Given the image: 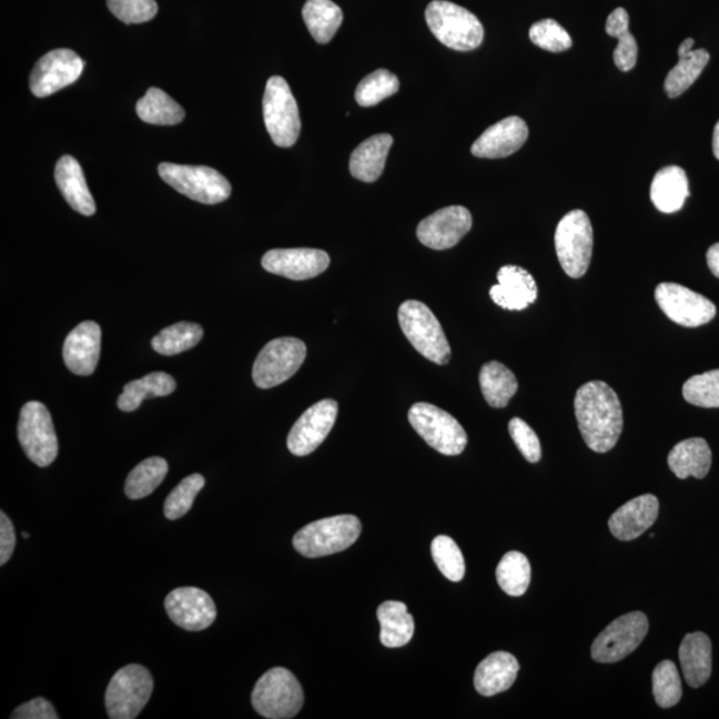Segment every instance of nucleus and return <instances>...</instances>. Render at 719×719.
I'll return each instance as SVG.
<instances>
[{
    "label": "nucleus",
    "instance_id": "nucleus-1",
    "mask_svg": "<svg viewBox=\"0 0 719 719\" xmlns=\"http://www.w3.org/2000/svg\"><path fill=\"white\" fill-rule=\"evenodd\" d=\"M579 432L591 450L606 453L615 448L624 428L622 406L617 393L604 382H589L575 397Z\"/></svg>",
    "mask_w": 719,
    "mask_h": 719
},
{
    "label": "nucleus",
    "instance_id": "nucleus-2",
    "mask_svg": "<svg viewBox=\"0 0 719 719\" xmlns=\"http://www.w3.org/2000/svg\"><path fill=\"white\" fill-rule=\"evenodd\" d=\"M425 19L433 36L452 50L472 51L483 43L482 22L462 6L435 0L426 7Z\"/></svg>",
    "mask_w": 719,
    "mask_h": 719
},
{
    "label": "nucleus",
    "instance_id": "nucleus-3",
    "mask_svg": "<svg viewBox=\"0 0 719 719\" xmlns=\"http://www.w3.org/2000/svg\"><path fill=\"white\" fill-rule=\"evenodd\" d=\"M362 535V523L356 516L342 515L317 519L293 537V546L300 555L317 558L344 551Z\"/></svg>",
    "mask_w": 719,
    "mask_h": 719
},
{
    "label": "nucleus",
    "instance_id": "nucleus-4",
    "mask_svg": "<svg viewBox=\"0 0 719 719\" xmlns=\"http://www.w3.org/2000/svg\"><path fill=\"white\" fill-rule=\"evenodd\" d=\"M398 323L419 355L438 365L449 363L450 345L442 324L428 306L416 300H406L399 305Z\"/></svg>",
    "mask_w": 719,
    "mask_h": 719
},
{
    "label": "nucleus",
    "instance_id": "nucleus-5",
    "mask_svg": "<svg viewBox=\"0 0 719 719\" xmlns=\"http://www.w3.org/2000/svg\"><path fill=\"white\" fill-rule=\"evenodd\" d=\"M252 705L264 718H293L303 708L304 691L290 670L273 668L259 679L252 691Z\"/></svg>",
    "mask_w": 719,
    "mask_h": 719
},
{
    "label": "nucleus",
    "instance_id": "nucleus-6",
    "mask_svg": "<svg viewBox=\"0 0 719 719\" xmlns=\"http://www.w3.org/2000/svg\"><path fill=\"white\" fill-rule=\"evenodd\" d=\"M158 172L173 190L199 203H223L232 193L229 180L211 166L162 163Z\"/></svg>",
    "mask_w": 719,
    "mask_h": 719
},
{
    "label": "nucleus",
    "instance_id": "nucleus-7",
    "mask_svg": "<svg viewBox=\"0 0 719 719\" xmlns=\"http://www.w3.org/2000/svg\"><path fill=\"white\" fill-rule=\"evenodd\" d=\"M263 113L272 142L288 149L297 142L302 131L298 107L288 83L282 77H272L265 85Z\"/></svg>",
    "mask_w": 719,
    "mask_h": 719
},
{
    "label": "nucleus",
    "instance_id": "nucleus-8",
    "mask_svg": "<svg viewBox=\"0 0 719 719\" xmlns=\"http://www.w3.org/2000/svg\"><path fill=\"white\" fill-rule=\"evenodd\" d=\"M153 691L151 672L142 665H126L111 678L105 709L111 719H133L149 703Z\"/></svg>",
    "mask_w": 719,
    "mask_h": 719
},
{
    "label": "nucleus",
    "instance_id": "nucleus-9",
    "mask_svg": "<svg viewBox=\"0 0 719 719\" xmlns=\"http://www.w3.org/2000/svg\"><path fill=\"white\" fill-rule=\"evenodd\" d=\"M555 245L566 275L579 279L589 270L593 253L590 219L581 210L570 211L557 225Z\"/></svg>",
    "mask_w": 719,
    "mask_h": 719
},
{
    "label": "nucleus",
    "instance_id": "nucleus-10",
    "mask_svg": "<svg viewBox=\"0 0 719 719\" xmlns=\"http://www.w3.org/2000/svg\"><path fill=\"white\" fill-rule=\"evenodd\" d=\"M409 423L431 448L445 456L462 455L468 435L448 412L428 403H417L408 413Z\"/></svg>",
    "mask_w": 719,
    "mask_h": 719
},
{
    "label": "nucleus",
    "instance_id": "nucleus-11",
    "mask_svg": "<svg viewBox=\"0 0 719 719\" xmlns=\"http://www.w3.org/2000/svg\"><path fill=\"white\" fill-rule=\"evenodd\" d=\"M306 357V346L295 337L272 340L260 351L253 364V382L262 389L277 386L295 375Z\"/></svg>",
    "mask_w": 719,
    "mask_h": 719
},
{
    "label": "nucleus",
    "instance_id": "nucleus-12",
    "mask_svg": "<svg viewBox=\"0 0 719 719\" xmlns=\"http://www.w3.org/2000/svg\"><path fill=\"white\" fill-rule=\"evenodd\" d=\"M18 438L26 456L40 468L55 462L59 444L49 409L42 403L30 402L20 411Z\"/></svg>",
    "mask_w": 719,
    "mask_h": 719
},
{
    "label": "nucleus",
    "instance_id": "nucleus-13",
    "mask_svg": "<svg viewBox=\"0 0 719 719\" xmlns=\"http://www.w3.org/2000/svg\"><path fill=\"white\" fill-rule=\"evenodd\" d=\"M648 631V617L641 611L618 617L599 632L591 645V657L599 664L622 661L642 644Z\"/></svg>",
    "mask_w": 719,
    "mask_h": 719
},
{
    "label": "nucleus",
    "instance_id": "nucleus-14",
    "mask_svg": "<svg viewBox=\"0 0 719 719\" xmlns=\"http://www.w3.org/2000/svg\"><path fill=\"white\" fill-rule=\"evenodd\" d=\"M656 302L671 322L688 328L710 323L717 313L715 303L709 298L676 283L659 284Z\"/></svg>",
    "mask_w": 719,
    "mask_h": 719
},
{
    "label": "nucleus",
    "instance_id": "nucleus-15",
    "mask_svg": "<svg viewBox=\"0 0 719 719\" xmlns=\"http://www.w3.org/2000/svg\"><path fill=\"white\" fill-rule=\"evenodd\" d=\"M83 69L84 62L77 52L69 49L50 51L33 67L30 90L38 98L50 97L75 83Z\"/></svg>",
    "mask_w": 719,
    "mask_h": 719
},
{
    "label": "nucleus",
    "instance_id": "nucleus-16",
    "mask_svg": "<svg viewBox=\"0 0 719 719\" xmlns=\"http://www.w3.org/2000/svg\"><path fill=\"white\" fill-rule=\"evenodd\" d=\"M338 405L335 399L326 398L312 405L297 419L286 439L292 455L304 457L315 452L328 437L336 423Z\"/></svg>",
    "mask_w": 719,
    "mask_h": 719
},
{
    "label": "nucleus",
    "instance_id": "nucleus-17",
    "mask_svg": "<svg viewBox=\"0 0 719 719\" xmlns=\"http://www.w3.org/2000/svg\"><path fill=\"white\" fill-rule=\"evenodd\" d=\"M164 606L171 621L189 631L209 629L217 616L216 605L209 593L192 586L172 590L165 597Z\"/></svg>",
    "mask_w": 719,
    "mask_h": 719
},
{
    "label": "nucleus",
    "instance_id": "nucleus-18",
    "mask_svg": "<svg viewBox=\"0 0 719 719\" xmlns=\"http://www.w3.org/2000/svg\"><path fill=\"white\" fill-rule=\"evenodd\" d=\"M472 229V215L465 206L452 205L438 210L417 226V239L428 249L449 250Z\"/></svg>",
    "mask_w": 719,
    "mask_h": 719
},
{
    "label": "nucleus",
    "instance_id": "nucleus-19",
    "mask_svg": "<svg viewBox=\"0 0 719 719\" xmlns=\"http://www.w3.org/2000/svg\"><path fill=\"white\" fill-rule=\"evenodd\" d=\"M330 263L328 253L313 249L271 250L262 259L265 271L296 282L322 275Z\"/></svg>",
    "mask_w": 719,
    "mask_h": 719
},
{
    "label": "nucleus",
    "instance_id": "nucleus-20",
    "mask_svg": "<svg viewBox=\"0 0 719 719\" xmlns=\"http://www.w3.org/2000/svg\"><path fill=\"white\" fill-rule=\"evenodd\" d=\"M528 125L521 118L510 117L489 126L472 145L476 158L503 159L513 155L528 140Z\"/></svg>",
    "mask_w": 719,
    "mask_h": 719
},
{
    "label": "nucleus",
    "instance_id": "nucleus-21",
    "mask_svg": "<svg viewBox=\"0 0 719 719\" xmlns=\"http://www.w3.org/2000/svg\"><path fill=\"white\" fill-rule=\"evenodd\" d=\"M102 345V330L95 322L79 324L63 345V358L72 373L90 376L97 369Z\"/></svg>",
    "mask_w": 719,
    "mask_h": 719
},
{
    "label": "nucleus",
    "instance_id": "nucleus-22",
    "mask_svg": "<svg viewBox=\"0 0 719 719\" xmlns=\"http://www.w3.org/2000/svg\"><path fill=\"white\" fill-rule=\"evenodd\" d=\"M498 284L493 285L490 298L508 311H523L536 302L538 290L535 279L521 266L505 265L497 273Z\"/></svg>",
    "mask_w": 719,
    "mask_h": 719
},
{
    "label": "nucleus",
    "instance_id": "nucleus-23",
    "mask_svg": "<svg viewBox=\"0 0 719 719\" xmlns=\"http://www.w3.org/2000/svg\"><path fill=\"white\" fill-rule=\"evenodd\" d=\"M658 513L659 502L656 496L644 495L632 498L609 518L611 535L619 541H631L651 528Z\"/></svg>",
    "mask_w": 719,
    "mask_h": 719
},
{
    "label": "nucleus",
    "instance_id": "nucleus-24",
    "mask_svg": "<svg viewBox=\"0 0 719 719\" xmlns=\"http://www.w3.org/2000/svg\"><path fill=\"white\" fill-rule=\"evenodd\" d=\"M519 665L515 656L506 651L492 652L475 671V688L479 695L492 697L512 688L518 676Z\"/></svg>",
    "mask_w": 719,
    "mask_h": 719
},
{
    "label": "nucleus",
    "instance_id": "nucleus-25",
    "mask_svg": "<svg viewBox=\"0 0 719 719\" xmlns=\"http://www.w3.org/2000/svg\"><path fill=\"white\" fill-rule=\"evenodd\" d=\"M55 180L59 191L73 211L84 216L95 215L97 205L87 185L82 166L70 155L59 159L55 166Z\"/></svg>",
    "mask_w": 719,
    "mask_h": 719
},
{
    "label": "nucleus",
    "instance_id": "nucleus-26",
    "mask_svg": "<svg viewBox=\"0 0 719 719\" xmlns=\"http://www.w3.org/2000/svg\"><path fill=\"white\" fill-rule=\"evenodd\" d=\"M685 681L690 688H701L709 681L712 666L711 641L705 632H690L679 646Z\"/></svg>",
    "mask_w": 719,
    "mask_h": 719
},
{
    "label": "nucleus",
    "instance_id": "nucleus-27",
    "mask_svg": "<svg viewBox=\"0 0 719 719\" xmlns=\"http://www.w3.org/2000/svg\"><path fill=\"white\" fill-rule=\"evenodd\" d=\"M689 196V180L681 166H665L652 179L650 199L658 211L675 213L682 209Z\"/></svg>",
    "mask_w": 719,
    "mask_h": 719
},
{
    "label": "nucleus",
    "instance_id": "nucleus-28",
    "mask_svg": "<svg viewBox=\"0 0 719 719\" xmlns=\"http://www.w3.org/2000/svg\"><path fill=\"white\" fill-rule=\"evenodd\" d=\"M392 144L393 138L389 133H378V135L366 139L365 142L358 144L351 156L350 170L352 176L365 183L376 182L383 175Z\"/></svg>",
    "mask_w": 719,
    "mask_h": 719
},
{
    "label": "nucleus",
    "instance_id": "nucleus-29",
    "mask_svg": "<svg viewBox=\"0 0 719 719\" xmlns=\"http://www.w3.org/2000/svg\"><path fill=\"white\" fill-rule=\"evenodd\" d=\"M711 450L701 437L683 439L672 448L668 456L669 468L678 478H703L711 466Z\"/></svg>",
    "mask_w": 719,
    "mask_h": 719
},
{
    "label": "nucleus",
    "instance_id": "nucleus-30",
    "mask_svg": "<svg viewBox=\"0 0 719 719\" xmlns=\"http://www.w3.org/2000/svg\"><path fill=\"white\" fill-rule=\"evenodd\" d=\"M377 618L382 632L379 639L385 648H402L415 635V621L404 602L386 601L378 606Z\"/></svg>",
    "mask_w": 719,
    "mask_h": 719
},
{
    "label": "nucleus",
    "instance_id": "nucleus-31",
    "mask_svg": "<svg viewBox=\"0 0 719 719\" xmlns=\"http://www.w3.org/2000/svg\"><path fill=\"white\" fill-rule=\"evenodd\" d=\"M175 389V378L169 373L153 372L126 384L122 395L118 398V406L120 411L133 412L142 405L145 398L169 396Z\"/></svg>",
    "mask_w": 719,
    "mask_h": 719
},
{
    "label": "nucleus",
    "instance_id": "nucleus-32",
    "mask_svg": "<svg viewBox=\"0 0 719 719\" xmlns=\"http://www.w3.org/2000/svg\"><path fill=\"white\" fill-rule=\"evenodd\" d=\"M479 386L486 403L493 408H505L516 395L518 382L515 373L504 364L490 362L479 371Z\"/></svg>",
    "mask_w": 719,
    "mask_h": 719
},
{
    "label": "nucleus",
    "instance_id": "nucleus-33",
    "mask_svg": "<svg viewBox=\"0 0 719 719\" xmlns=\"http://www.w3.org/2000/svg\"><path fill=\"white\" fill-rule=\"evenodd\" d=\"M303 19L313 39L330 43L343 23V11L332 0H306Z\"/></svg>",
    "mask_w": 719,
    "mask_h": 719
},
{
    "label": "nucleus",
    "instance_id": "nucleus-34",
    "mask_svg": "<svg viewBox=\"0 0 719 719\" xmlns=\"http://www.w3.org/2000/svg\"><path fill=\"white\" fill-rule=\"evenodd\" d=\"M136 113L144 123L155 125H175L185 118L183 107L156 87H152L139 99Z\"/></svg>",
    "mask_w": 719,
    "mask_h": 719
},
{
    "label": "nucleus",
    "instance_id": "nucleus-35",
    "mask_svg": "<svg viewBox=\"0 0 719 719\" xmlns=\"http://www.w3.org/2000/svg\"><path fill=\"white\" fill-rule=\"evenodd\" d=\"M606 33L609 37L618 39L615 53V64L617 69L628 72L637 63L638 44L636 38L629 31V13L622 7L612 11L606 20Z\"/></svg>",
    "mask_w": 719,
    "mask_h": 719
},
{
    "label": "nucleus",
    "instance_id": "nucleus-36",
    "mask_svg": "<svg viewBox=\"0 0 719 719\" xmlns=\"http://www.w3.org/2000/svg\"><path fill=\"white\" fill-rule=\"evenodd\" d=\"M710 53L703 49L691 50L683 55H679L676 67H672L665 80V91L669 98H678L695 84L701 75L705 67L708 65Z\"/></svg>",
    "mask_w": 719,
    "mask_h": 719
},
{
    "label": "nucleus",
    "instance_id": "nucleus-37",
    "mask_svg": "<svg viewBox=\"0 0 719 719\" xmlns=\"http://www.w3.org/2000/svg\"><path fill=\"white\" fill-rule=\"evenodd\" d=\"M204 331L195 323H176L166 326L152 338V348L163 356H175L202 342Z\"/></svg>",
    "mask_w": 719,
    "mask_h": 719
},
{
    "label": "nucleus",
    "instance_id": "nucleus-38",
    "mask_svg": "<svg viewBox=\"0 0 719 719\" xmlns=\"http://www.w3.org/2000/svg\"><path fill=\"white\" fill-rule=\"evenodd\" d=\"M169 473V463L162 457H150L133 468L125 479V495L131 499L150 496Z\"/></svg>",
    "mask_w": 719,
    "mask_h": 719
},
{
    "label": "nucleus",
    "instance_id": "nucleus-39",
    "mask_svg": "<svg viewBox=\"0 0 719 719\" xmlns=\"http://www.w3.org/2000/svg\"><path fill=\"white\" fill-rule=\"evenodd\" d=\"M497 583L506 595L524 596L531 578L529 559L519 551H509L499 561L496 570Z\"/></svg>",
    "mask_w": 719,
    "mask_h": 719
},
{
    "label": "nucleus",
    "instance_id": "nucleus-40",
    "mask_svg": "<svg viewBox=\"0 0 719 719\" xmlns=\"http://www.w3.org/2000/svg\"><path fill=\"white\" fill-rule=\"evenodd\" d=\"M652 695L659 708L669 709L682 698V683L677 666L671 661H662L652 671Z\"/></svg>",
    "mask_w": 719,
    "mask_h": 719
},
{
    "label": "nucleus",
    "instance_id": "nucleus-41",
    "mask_svg": "<svg viewBox=\"0 0 719 719\" xmlns=\"http://www.w3.org/2000/svg\"><path fill=\"white\" fill-rule=\"evenodd\" d=\"M398 89L399 82L395 73L379 69L360 82L356 89V102L362 107H373L395 95Z\"/></svg>",
    "mask_w": 719,
    "mask_h": 719
},
{
    "label": "nucleus",
    "instance_id": "nucleus-42",
    "mask_svg": "<svg viewBox=\"0 0 719 719\" xmlns=\"http://www.w3.org/2000/svg\"><path fill=\"white\" fill-rule=\"evenodd\" d=\"M431 549L438 570L453 583L462 581L465 576V561L455 539L437 536L433 539Z\"/></svg>",
    "mask_w": 719,
    "mask_h": 719
},
{
    "label": "nucleus",
    "instance_id": "nucleus-43",
    "mask_svg": "<svg viewBox=\"0 0 719 719\" xmlns=\"http://www.w3.org/2000/svg\"><path fill=\"white\" fill-rule=\"evenodd\" d=\"M683 398L701 408H719V369L692 376L683 384Z\"/></svg>",
    "mask_w": 719,
    "mask_h": 719
},
{
    "label": "nucleus",
    "instance_id": "nucleus-44",
    "mask_svg": "<svg viewBox=\"0 0 719 719\" xmlns=\"http://www.w3.org/2000/svg\"><path fill=\"white\" fill-rule=\"evenodd\" d=\"M205 479L199 473L185 477L175 489H173L164 503V516L171 521L182 518L192 508L199 492L204 488Z\"/></svg>",
    "mask_w": 719,
    "mask_h": 719
},
{
    "label": "nucleus",
    "instance_id": "nucleus-45",
    "mask_svg": "<svg viewBox=\"0 0 719 719\" xmlns=\"http://www.w3.org/2000/svg\"><path fill=\"white\" fill-rule=\"evenodd\" d=\"M529 37L539 49L550 52L569 50L573 42L564 27L553 19L539 20L530 27Z\"/></svg>",
    "mask_w": 719,
    "mask_h": 719
},
{
    "label": "nucleus",
    "instance_id": "nucleus-46",
    "mask_svg": "<svg viewBox=\"0 0 719 719\" xmlns=\"http://www.w3.org/2000/svg\"><path fill=\"white\" fill-rule=\"evenodd\" d=\"M107 6L125 24L150 22L158 13L155 0H107Z\"/></svg>",
    "mask_w": 719,
    "mask_h": 719
},
{
    "label": "nucleus",
    "instance_id": "nucleus-47",
    "mask_svg": "<svg viewBox=\"0 0 719 719\" xmlns=\"http://www.w3.org/2000/svg\"><path fill=\"white\" fill-rule=\"evenodd\" d=\"M509 433L513 442H515L521 455L528 459L529 463L535 464L541 459V444L536 435V432L530 428L524 419L515 417L510 419Z\"/></svg>",
    "mask_w": 719,
    "mask_h": 719
},
{
    "label": "nucleus",
    "instance_id": "nucleus-48",
    "mask_svg": "<svg viewBox=\"0 0 719 719\" xmlns=\"http://www.w3.org/2000/svg\"><path fill=\"white\" fill-rule=\"evenodd\" d=\"M12 719H58L55 709L44 698H36L32 701L20 705L13 710Z\"/></svg>",
    "mask_w": 719,
    "mask_h": 719
},
{
    "label": "nucleus",
    "instance_id": "nucleus-49",
    "mask_svg": "<svg viewBox=\"0 0 719 719\" xmlns=\"http://www.w3.org/2000/svg\"><path fill=\"white\" fill-rule=\"evenodd\" d=\"M17 546L16 529L11 519L6 516V513H0V565H4L11 556Z\"/></svg>",
    "mask_w": 719,
    "mask_h": 719
},
{
    "label": "nucleus",
    "instance_id": "nucleus-50",
    "mask_svg": "<svg viewBox=\"0 0 719 719\" xmlns=\"http://www.w3.org/2000/svg\"><path fill=\"white\" fill-rule=\"evenodd\" d=\"M706 260H708L709 270L712 275L719 279V243L710 246Z\"/></svg>",
    "mask_w": 719,
    "mask_h": 719
},
{
    "label": "nucleus",
    "instance_id": "nucleus-51",
    "mask_svg": "<svg viewBox=\"0 0 719 719\" xmlns=\"http://www.w3.org/2000/svg\"><path fill=\"white\" fill-rule=\"evenodd\" d=\"M712 152L719 160V122L716 125L715 133H712Z\"/></svg>",
    "mask_w": 719,
    "mask_h": 719
},
{
    "label": "nucleus",
    "instance_id": "nucleus-52",
    "mask_svg": "<svg viewBox=\"0 0 719 719\" xmlns=\"http://www.w3.org/2000/svg\"><path fill=\"white\" fill-rule=\"evenodd\" d=\"M22 536H23V538H30V535H29V533H27V531H23V535H22Z\"/></svg>",
    "mask_w": 719,
    "mask_h": 719
}]
</instances>
